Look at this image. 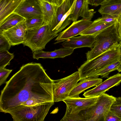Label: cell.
<instances>
[{
    "mask_svg": "<svg viewBox=\"0 0 121 121\" xmlns=\"http://www.w3.org/2000/svg\"><path fill=\"white\" fill-rule=\"evenodd\" d=\"M95 36L91 35H81L73 37L63 42L61 45L64 48L73 49L87 47L91 49L94 47Z\"/></svg>",
    "mask_w": 121,
    "mask_h": 121,
    "instance_id": "obj_13",
    "label": "cell"
},
{
    "mask_svg": "<svg viewBox=\"0 0 121 121\" xmlns=\"http://www.w3.org/2000/svg\"><path fill=\"white\" fill-rule=\"evenodd\" d=\"M53 82L40 63L31 62L23 65L1 91L0 112L9 113L30 99L54 102Z\"/></svg>",
    "mask_w": 121,
    "mask_h": 121,
    "instance_id": "obj_1",
    "label": "cell"
},
{
    "mask_svg": "<svg viewBox=\"0 0 121 121\" xmlns=\"http://www.w3.org/2000/svg\"><path fill=\"white\" fill-rule=\"evenodd\" d=\"M116 97L105 93L98 96L94 105L77 112L66 115L68 121H104Z\"/></svg>",
    "mask_w": 121,
    "mask_h": 121,
    "instance_id": "obj_2",
    "label": "cell"
},
{
    "mask_svg": "<svg viewBox=\"0 0 121 121\" xmlns=\"http://www.w3.org/2000/svg\"><path fill=\"white\" fill-rule=\"evenodd\" d=\"M12 70L5 68L0 69V86L6 82V79Z\"/></svg>",
    "mask_w": 121,
    "mask_h": 121,
    "instance_id": "obj_29",
    "label": "cell"
},
{
    "mask_svg": "<svg viewBox=\"0 0 121 121\" xmlns=\"http://www.w3.org/2000/svg\"><path fill=\"white\" fill-rule=\"evenodd\" d=\"M40 1L44 24L50 25L57 6L43 0H40Z\"/></svg>",
    "mask_w": 121,
    "mask_h": 121,
    "instance_id": "obj_19",
    "label": "cell"
},
{
    "mask_svg": "<svg viewBox=\"0 0 121 121\" xmlns=\"http://www.w3.org/2000/svg\"><path fill=\"white\" fill-rule=\"evenodd\" d=\"M107 0H89V4L97 6L101 5Z\"/></svg>",
    "mask_w": 121,
    "mask_h": 121,
    "instance_id": "obj_31",
    "label": "cell"
},
{
    "mask_svg": "<svg viewBox=\"0 0 121 121\" xmlns=\"http://www.w3.org/2000/svg\"><path fill=\"white\" fill-rule=\"evenodd\" d=\"M25 22L27 29H37L44 25L42 17H36L26 19Z\"/></svg>",
    "mask_w": 121,
    "mask_h": 121,
    "instance_id": "obj_23",
    "label": "cell"
},
{
    "mask_svg": "<svg viewBox=\"0 0 121 121\" xmlns=\"http://www.w3.org/2000/svg\"><path fill=\"white\" fill-rule=\"evenodd\" d=\"M98 96L81 98L68 97L63 101L66 104V108L65 113H72L85 109L94 104Z\"/></svg>",
    "mask_w": 121,
    "mask_h": 121,
    "instance_id": "obj_11",
    "label": "cell"
},
{
    "mask_svg": "<svg viewBox=\"0 0 121 121\" xmlns=\"http://www.w3.org/2000/svg\"><path fill=\"white\" fill-rule=\"evenodd\" d=\"M110 110L121 118V97L116 98L115 101L112 105Z\"/></svg>",
    "mask_w": 121,
    "mask_h": 121,
    "instance_id": "obj_27",
    "label": "cell"
},
{
    "mask_svg": "<svg viewBox=\"0 0 121 121\" xmlns=\"http://www.w3.org/2000/svg\"><path fill=\"white\" fill-rule=\"evenodd\" d=\"M121 57L120 46L119 43H117L95 58L86 60L78 69L80 81L93 77L96 73L106 66L121 60Z\"/></svg>",
    "mask_w": 121,
    "mask_h": 121,
    "instance_id": "obj_3",
    "label": "cell"
},
{
    "mask_svg": "<svg viewBox=\"0 0 121 121\" xmlns=\"http://www.w3.org/2000/svg\"><path fill=\"white\" fill-rule=\"evenodd\" d=\"M80 77L78 71L64 78L53 80V92L54 102L63 101L69 97Z\"/></svg>",
    "mask_w": 121,
    "mask_h": 121,
    "instance_id": "obj_7",
    "label": "cell"
},
{
    "mask_svg": "<svg viewBox=\"0 0 121 121\" xmlns=\"http://www.w3.org/2000/svg\"><path fill=\"white\" fill-rule=\"evenodd\" d=\"M117 70L119 72H121V63L119 66L118 68L117 69Z\"/></svg>",
    "mask_w": 121,
    "mask_h": 121,
    "instance_id": "obj_36",
    "label": "cell"
},
{
    "mask_svg": "<svg viewBox=\"0 0 121 121\" xmlns=\"http://www.w3.org/2000/svg\"><path fill=\"white\" fill-rule=\"evenodd\" d=\"M11 46L5 37L2 34L0 33V51H8Z\"/></svg>",
    "mask_w": 121,
    "mask_h": 121,
    "instance_id": "obj_28",
    "label": "cell"
},
{
    "mask_svg": "<svg viewBox=\"0 0 121 121\" xmlns=\"http://www.w3.org/2000/svg\"><path fill=\"white\" fill-rule=\"evenodd\" d=\"M102 81L101 78L93 77H90L81 80L70 92L68 97H79V94L85 90L92 87L97 86Z\"/></svg>",
    "mask_w": 121,
    "mask_h": 121,
    "instance_id": "obj_15",
    "label": "cell"
},
{
    "mask_svg": "<svg viewBox=\"0 0 121 121\" xmlns=\"http://www.w3.org/2000/svg\"><path fill=\"white\" fill-rule=\"evenodd\" d=\"M65 0H58L59 6Z\"/></svg>",
    "mask_w": 121,
    "mask_h": 121,
    "instance_id": "obj_35",
    "label": "cell"
},
{
    "mask_svg": "<svg viewBox=\"0 0 121 121\" xmlns=\"http://www.w3.org/2000/svg\"><path fill=\"white\" fill-rule=\"evenodd\" d=\"M74 49L64 48L55 49L52 52H45L42 50L33 53V58L38 60L40 58H63L72 54Z\"/></svg>",
    "mask_w": 121,
    "mask_h": 121,
    "instance_id": "obj_16",
    "label": "cell"
},
{
    "mask_svg": "<svg viewBox=\"0 0 121 121\" xmlns=\"http://www.w3.org/2000/svg\"><path fill=\"white\" fill-rule=\"evenodd\" d=\"M121 63L120 60L108 65L96 73L93 77L98 78L100 76L102 78H109V74L112 71L117 70Z\"/></svg>",
    "mask_w": 121,
    "mask_h": 121,
    "instance_id": "obj_22",
    "label": "cell"
},
{
    "mask_svg": "<svg viewBox=\"0 0 121 121\" xmlns=\"http://www.w3.org/2000/svg\"><path fill=\"white\" fill-rule=\"evenodd\" d=\"M121 82V73H118L108 78L93 88L85 92L83 94L85 97L98 96L109 89L119 85Z\"/></svg>",
    "mask_w": 121,
    "mask_h": 121,
    "instance_id": "obj_12",
    "label": "cell"
},
{
    "mask_svg": "<svg viewBox=\"0 0 121 121\" xmlns=\"http://www.w3.org/2000/svg\"><path fill=\"white\" fill-rule=\"evenodd\" d=\"M104 121H121V118L110 110L107 115Z\"/></svg>",
    "mask_w": 121,
    "mask_h": 121,
    "instance_id": "obj_30",
    "label": "cell"
},
{
    "mask_svg": "<svg viewBox=\"0 0 121 121\" xmlns=\"http://www.w3.org/2000/svg\"><path fill=\"white\" fill-rule=\"evenodd\" d=\"M83 2V0H76L74 12L73 13L70 15V19L71 21L73 22L78 20L79 17Z\"/></svg>",
    "mask_w": 121,
    "mask_h": 121,
    "instance_id": "obj_26",
    "label": "cell"
},
{
    "mask_svg": "<svg viewBox=\"0 0 121 121\" xmlns=\"http://www.w3.org/2000/svg\"><path fill=\"white\" fill-rule=\"evenodd\" d=\"M24 0H0V23L13 13Z\"/></svg>",
    "mask_w": 121,
    "mask_h": 121,
    "instance_id": "obj_17",
    "label": "cell"
},
{
    "mask_svg": "<svg viewBox=\"0 0 121 121\" xmlns=\"http://www.w3.org/2000/svg\"><path fill=\"white\" fill-rule=\"evenodd\" d=\"M58 35V34L52 33L49 25L44 24L37 29H27L22 44L33 53L45 49L46 44Z\"/></svg>",
    "mask_w": 121,
    "mask_h": 121,
    "instance_id": "obj_5",
    "label": "cell"
},
{
    "mask_svg": "<svg viewBox=\"0 0 121 121\" xmlns=\"http://www.w3.org/2000/svg\"><path fill=\"white\" fill-rule=\"evenodd\" d=\"M45 1L48 2L49 3L51 4L54 5H55V4L53 2V0H43Z\"/></svg>",
    "mask_w": 121,
    "mask_h": 121,
    "instance_id": "obj_34",
    "label": "cell"
},
{
    "mask_svg": "<svg viewBox=\"0 0 121 121\" xmlns=\"http://www.w3.org/2000/svg\"><path fill=\"white\" fill-rule=\"evenodd\" d=\"M26 20L25 18L20 15L13 12L8 16L0 23V31L6 30Z\"/></svg>",
    "mask_w": 121,
    "mask_h": 121,
    "instance_id": "obj_20",
    "label": "cell"
},
{
    "mask_svg": "<svg viewBox=\"0 0 121 121\" xmlns=\"http://www.w3.org/2000/svg\"><path fill=\"white\" fill-rule=\"evenodd\" d=\"M93 22L91 20L83 18L73 22L67 29L58 34L54 44L63 42L68 39L80 35L86 30Z\"/></svg>",
    "mask_w": 121,
    "mask_h": 121,
    "instance_id": "obj_8",
    "label": "cell"
},
{
    "mask_svg": "<svg viewBox=\"0 0 121 121\" xmlns=\"http://www.w3.org/2000/svg\"><path fill=\"white\" fill-rule=\"evenodd\" d=\"M73 1L71 0H65L61 4L57 7L54 15L49 25L52 33L63 16L71 7Z\"/></svg>",
    "mask_w": 121,
    "mask_h": 121,
    "instance_id": "obj_18",
    "label": "cell"
},
{
    "mask_svg": "<svg viewBox=\"0 0 121 121\" xmlns=\"http://www.w3.org/2000/svg\"><path fill=\"white\" fill-rule=\"evenodd\" d=\"M116 31L120 40H121V21L116 24Z\"/></svg>",
    "mask_w": 121,
    "mask_h": 121,
    "instance_id": "obj_32",
    "label": "cell"
},
{
    "mask_svg": "<svg viewBox=\"0 0 121 121\" xmlns=\"http://www.w3.org/2000/svg\"><path fill=\"white\" fill-rule=\"evenodd\" d=\"M117 23H97L93 22L91 25L79 35H91L95 36L105 29Z\"/></svg>",
    "mask_w": 121,
    "mask_h": 121,
    "instance_id": "obj_21",
    "label": "cell"
},
{
    "mask_svg": "<svg viewBox=\"0 0 121 121\" xmlns=\"http://www.w3.org/2000/svg\"><path fill=\"white\" fill-rule=\"evenodd\" d=\"M54 102L24 107L10 112L14 121H43Z\"/></svg>",
    "mask_w": 121,
    "mask_h": 121,
    "instance_id": "obj_6",
    "label": "cell"
},
{
    "mask_svg": "<svg viewBox=\"0 0 121 121\" xmlns=\"http://www.w3.org/2000/svg\"><path fill=\"white\" fill-rule=\"evenodd\" d=\"M14 55L8 51H0V69L5 68L10 65V61L13 58Z\"/></svg>",
    "mask_w": 121,
    "mask_h": 121,
    "instance_id": "obj_24",
    "label": "cell"
},
{
    "mask_svg": "<svg viewBox=\"0 0 121 121\" xmlns=\"http://www.w3.org/2000/svg\"><path fill=\"white\" fill-rule=\"evenodd\" d=\"M55 5L57 6H59L58 0H53Z\"/></svg>",
    "mask_w": 121,
    "mask_h": 121,
    "instance_id": "obj_33",
    "label": "cell"
},
{
    "mask_svg": "<svg viewBox=\"0 0 121 121\" xmlns=\"http://www.w3.org/2000/svg\"><path fill=\"white\" fill-rule=\"evenodd\" d=\"M27 30L24 21L6 30L0 31V33L5 37L11 46H15L24 42Z\"/></svg>",
    "mask_w": 121,
    "mask_h": 121,
    "instance_id": "obj_10",
    "label": "cell"
},
{
    "mask_svg": "<svg viewBox=\"0 0 121 121\" xmlns=\"http://www.w3.org/2000/svg\"><path fill=\"white\" fill-rule=\"evenodd\" d=\"M98 10L101 15L108 14L116 17L118 23L121 21V0H107Z\"/></svg>",
    "mask_w": 121,
    "mask_h": 121,
    "instance_id": "obj_14",
    "label": "cell"
},
{
    "mask_svg": "<svg viewBox=\"0 0 121 121\" xmlns=\"http://www.w3.org/2000/svg\"><path fill=\"white\" fill-rule=\"evenodd\" d=\"M116 23L105 29L95 36L94 47L86 53L87 60L95 58L118 43L120 40L116 32Z\"/></svg>",
    "mask_w": 121,
    "mask_h": 121,
    "instance_id": "obj_4",
    "label": "cell"
},
{
    "mask_svg": "<svg viewBox=\"0 0 121 121\" xmlns=\"http://www.w3.org/2000/svg\"><path fill=\"white\" fill-rule=\"evenodd\" d=\"M119 43L120 45V47H121V40H120L119 41Z\"/></svg>",
    "mask_w": 121,
    "mask_h": 121,
    "instance_id": "obj_37",
    "label": "cell"
},
{
    "mask_svg": "<svg viewBox=\"0 0 121 121\" xmlns=\"http://www.w3.org/2000/svg\"><path fill=\"white\" fill-rule=\"evenodd\" d=\"M101 17L94 20L93 22L97 23H118V20L115 17L108 14L102 15Z\"/></svg>",
    "mask_w": 121,
    "mask_h": 121,
    "instance_id": "obj_25",
    "label": "cell"
},
{
    "mask_svg": "<svg viewBox=\"0 0 121 121\" xmlns=\"http://www.w3.org/2000/svg\"><path fill=\"white\" fill-rule=\"evenodd\" d=\"M26 19L33 17H42L40 0H24L14 12Z\"/></svg>",
    "mask_w": 121,
    "mask_h": 121,
    "instance_id": "obj_9",
    "label": "cell"
}]
</instances>
